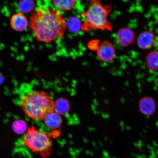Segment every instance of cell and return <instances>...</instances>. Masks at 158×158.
Returning a JSON list of instances; mask_svg holds the SVG:
<instances>
[{
    "mask_svg": "<svg viewBox=\"0 0 158 158\" xmlns=\"http://www.w3.org/2000/svg\"><path fill=\"white\" fill-rule=\"evenodd\" d=\"M22 144L33 152L43 157H48L51 152L52 143L50 137L33 126L29 128L23 136Z\"/></svg>",
    "mask_w": 158,
    "mask_h": 158,
    "instance_id": "277c9868",
    "label": "cell"
},
{
    "mask_svg": "<svg viewBox=\"0 0 158 158\" xmlns=\"http://www.w3.org/2000/svg\"><path fill=\"white\" fill-rule=\"evenodd\" d=\"M21 107L27 117L40 121L54 112L55 103L44 91H33L27 93L21 99Z\"/></svg>",
    "mask_w": 158,
    "mask_h": 158,
    "instance_id": "7a4b0ae2",
    "label": "cell"
},
{
    "mask_svg": "<svg viewBox=\"0 0 158 158\" xmlns=\"http://www.w3.org/2000/svg\"><path fill=\"white\" fill-rule=\"evenodd\" d=\"M35 3L33 0H20L18 4V9L22 13H28L34 9Z\"/></svg>",
    "mask_w": 158,
    "mask_h": 158,
    "instance_id": "4fadbf2b",
    "label": "cell"
},
{
    "mask_svg": "<svg viewBox=\"0 0 158 158\" xmlns=\"http://www.w3.org/2000/svg\"><path fill=\"white\" fill-rule=\"evenodd\" d=\"M99 41L98 40H94L89 42L88 44V48L91 50L96 51L98 48Z\"/></svg>",
    "mask_w": 158,
    "mask_h": 158,
    "instance_id": "2e32d148",
    "label": "cell"
},
{
    "mask_svg": "<svg viewBox=\"0 0 158 158\" xmlns=\"http://www.w3.org/2000/svg\"><path fill=\"white\" fill-rule=\"evenodd\" d=\"M111 10V6L102 5L100 0H90L88 9L81 14L85 19L81 30L84 32L94 30L112 31V24L107 19Z\"/></svg>",
    "mask_w": 158,
    "mask_h": 158,
    "instance_id": "3957f363",
    "label": "cell"
},
{
    "mask_svg": "<svg viewBox=\"0 0 158 158\" xmlns=\"http://www.w3.org/2000/svg\"><path fill=\"white\" fill-rule=\"evenodd\" d=\"M96 51L98 58L104 62H111L115 56V48L109 41H104L100 43Z\"/></svg>",
    "mask_w": 158,
    "mask_h": 158,
    "instance_id": "5b68a950",
    "label": "cell"
},
{
    "mask_svg": "<svg viewBox=\"0 0 158 158\" xmlns=\"http://www.w3.org/2000/svg\"><path fill=\"white\" fill-rule=\"evenodd\" d=\"M3 79L1 73H0V85H1L3 82Z\"/></svg>",
    "mask_w": 158,
    "mask_h": 158,
    "instance_id": "e0dca14e",
    "label": "cell"
},
{
    "mask_svg": "<svg viewBox=\"0 0 158 158\" xmlns=\"http://www.w3.org/2000/svg\"><path fill=\"white\" fill-rule=\"evenodd\" d=\"M56 9L59 11H68L72 9L76 5L77 0H52Z\"/></svg>",
    "mask_w": 158,
    "mask_h": 158,
    "instance_id": "8fae6325",
    "label": "cell"
},
{
    "mask_svg": "<svg viewBox=\"0 0 158 158\" xmlns=\"http://www.w3.org/2000/svg\"><path fill=\"white\" fill-rule=\"evenodd\" d=\"M118 41L122 47H126L134 42L135 34L133 30L128 27H123L119 29L116 34Z\"/></svg>",
    "mask_w": 158,
    "mask_h": 158,
    "instance_id": "52a82bcc",
    "label": "cell"
},
{
    "mask_svg": "<svg viewBox=\"0 0 158 158\" xmlns=\"http://www.w3.org/2000/svg\"><path fill=\"white\" fill-rule=\"evenodd\" d=\"M103 155L105 157H108V154L106 152L104 151L103 152Z\"/></svg>",
    "mask_w": 158,
    "mask_h": 158,
    "instance_id": "ac0fdd59",
    "label": "cell"
},
{
    "mask_svg": "<svg viewBox=\"0 0 158 158\" xmlns=\"http://www.w3.org/2000/svg\"><path fill=\"white\" fill-rule=\"evenodd\" d=\"M28 26L37 40L50 43L64 35L67 23L59 10L41 7L37 8L31 14Z\"/></svg>",
    "mask_w": 158,
    "mask_h": 158,
    "instance_id": "6da1fadb",
    "label": "cell"
},
{
    "mask_svg": "<svg viewBox=\"0 0 158 158\" xmlns=\"http://www.w3.org/2000/svg\"><path fill=\"white\" fill-rule=\"evenodd\" d=\"M138 107L142 114L146 116L153 115L156 110V104L154 99L151 97H144L140 100Z\"/></svg>",
    "mask_w": 158,
    "mask_h": 158,
    "instance_id": "8992f818",
    "label": "cell"
},
{
    "mask_svg": "<svg viewBox=\"0 0 158 158\" xmlns=\"http://www.w3.org/2000/svg\"><path fill=\"white\" fill-rule=\"evenodd\" d=\"M58 114L52 112L45 118V123L47 127L50 129H55L60 126L61 120Z\"/></svg>",
    "mask_w": 158,
    "mask_h": 158,
    "instance_id": "7c38bea8",
    "label": "cell"
},
{
    "mask_svg": "<svg viewBox=\"0 0 158 158\" xmlns=\"http://www.w3.org/2000/svg\"><path fill=\"white\" fill-rule=\"evenodd\" d=\"M11 28L14 30L22 31L28 26L29 23L26 17L23 13H17L14 15L10 20Z\"/></svg>",
    "mask_w": 158,
    "mask_h": 158,
    "instance_id": "9c48e42d",
    "label": "cell"
},
{
    "mask_svg": "<svg viewBox=\"0 0 158 158\" xmlns=\"http://www.w3.org/2000/svg\"><path fill=\"white\" fill-rule=\"evenodd\" d=\"M156 40V35L152 31H143L138 37V46L142 49H149L155 45Z\"/></svg>",
    "mask_w": 158,
    "mask_h": 158,
    "instance_id": "ba28073f",
    "label": "cell"
},
{
    "mask_svg": "<svg viewBox=\"0 0 158 158\" xmlns=\"http://www.w3.org/2000/svg\"><path fill=\"white\" fill-rule=\"evenodd\" d=\"M13 129L15 133L23 134L27 130V125L25 122L21 120H18L14 122Z\"/></svg>",
    "mask_w": 158,
    "mask_h": 158,
    "instance_id": "9a60e30c",
    "label": "cell"
},
{
    "mask_svg": "<svg viewBox=\"0 0 158 158\" xmlns=\"http://www.w3.org/2000/svg\"><path fill=\"white\" fill-rule=\"evenodd\" d=\"M68 24L70 31L73 32H78L81 29V22L80 19L77 17L71 18L69 21Z\"/></svg>",
    "mask_w": 158,
    "mask_h": 158,
    "instance_id": "5bb4252c",
    "label": "cell"
},
{
    "mask_svg": "<svg viewBox=\"0 0 158 158\" xmlns=\"http://www.w3.org/2000/svg\"><path fill=\"white\" fill-rule=\"evenodd\" d=\"M147 68L152 72L157 71L158 68V54L157 51L153 50L148 54L146 59Z\"/></svg>",
    "mask_w": 158,
    "mask_h": 158,
    "instance_id": "30bf717a",
    "label": "cell"
}]
</instances>
